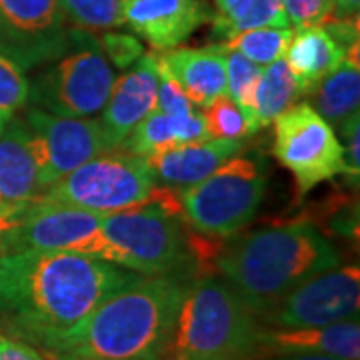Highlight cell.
<instances>
[{
  "label": "cell",
  "instance_id": "11",
  "mask_svg": "<svg viewBox=\"0 0 360 360\" xmlns=\"http://www.w3.org/2000/svg\"><path fill=\"white\" fill-rule=\"evenodd\" d=\"M39 168V193L51 188L90 158L108 153L103 127L92 118L52 115L32 106L22 116Z\"/></svg>",
  "mask_w": 360,
  "mask_h": 360
},
{
  "label": "cell",
  "instance_id": "12",
  "mask_svg": "<svg viewBox=\"0 0 360 360\" xmlns=\"http://www.w3.org/2000/svg\"><path fill=\"white\" fill-rule=\"evenodd\" d=\"M70 44L58 0H0V56L25 72L60 58Z\"/></svg>",
  "mask_w": 360,
  "mask_h": 360
},
{
  "label": "cell",
  "instance_id": "38",
  "mask_svg": "<svg viewBox=\"0 0 360 360\" xmlns=\"http://www.w3.org/2000/svg\"><path fill=\"white\" fill-rule=\"evenodd\" d=\"M11 118H4V116H0V132L4 130V127H6V122H8Z\"/></svg>",
  "mask_w": 360,
  "mask_h": 360
},
{
  "label": "cell",
  "instance_id": "1",
  "mask_svg": "<svg viewBox=\"0 0 360 360\" xmlns=\"http://www.w3.org/2000/svg\"><path fill=\"white\" fill-rule=\"evenodd\" d=\"M139 278L132 270L72 250L0 255V330L40 352Z\"/></svg>",
  "mask_w": 360,
  "mask_h": 360
},
{
  "label": "cell",
  "instance_id": "17",
  "mask_svg": "<svg viewBox=\"0 0 360 360\" xmlns=\"http://www.w3.org/2000/svg\"><path fill=\"white\" fill-rule=\"evenodd\" d=\"M243 150V141L234 139H205V141L172 144L146 160L156 180L170 188H186L205 180L232 156Z\"/></svg>",
  "mask_w": 360,
  "mask_h": 360
},
{
  "label": "cell",
  "instance_id": "4",
  "mask_svg": "<svg viewBox=\"0 0 360 360\" xmlns=\"http://www.w3.org/2000/svg\"><path fill=\"white\" fill-rule=\"evenodd\" d=\"M186 226L179 194L156 186L144 202L103 214L89 255L141 276L193 272L200 260Z\"/></svg>",
  "mask_w": 360,
  "mask_h": 360
},
{
  "label": "cell",
  "instance_id": "22",
  "mask_svg": "<svg viewBox=\"0 0 360 360\" xmlns=\"http://www.w3.org/2000/svg\"><path fill=\"white\" fill-rule=\"evenodd\" d=\"M312 108L333 127L338 129L350 116L359 115L360 65L359 44L347 52L345 60L319 82L312 90Z\"/></svg>",
  "mask_w": 360,
  "mask_h": 360
},
{
  "label": "cell",
  "instance_id": "26",
  "mask_svg": "<svg viewBox=\"0 0 360 360\" xmlns=\"http://www.w3.org/2000/svg\"><path fill=\"white\" fill-rule=\"evenodd\" d=\"M66 22L86 32L122 26L120 0H58Z\"/></svg>",
  "mask_w": 360,
  "mask_h": 360
},
{
  "label": "cell",
  "instance_id": "15",
  "mask_svg": "<svg viewBox=\"0 0 360 360\" xmlns=\"http://www.w3.org/2000/svg\"><path fill=\"white\" fill-rule=\"evenodd\" d=\"M40 198L39 168L22 116L0 132V234Z\"/></svg>",
  "mask_w": 360,
  "mask_h": 360
},
{
  "label": "cell",
  "instance_id": "36",
  "mask_svg": "<svg viewBox=\"0 0 360 360\" xmlns=\"http://www.w3.org/2000/svg\"><path fill=\"white\" fill-rule=\"evenodd\" d=\"M255 360H345L330 354H314V352H278V354H258Z\"/></svg>",
  "mask_w": 360,
  "mask_h": 360
},
{
  "label": "cell",
  "instance_id": "24",
  "mask_svg": "<svg viewBox=\"0 0 360 360\" xmlns=\"http://www.w3.org/2000/svg\"><path fill=\"white\" fill-rule=\"evenodd\" d=\"M262 70H264L262 66L248 60L240 52L226 51V94L243 110L252 132H258L255 115H257V92Z\"/></svg>",
  "mask_w": 360,
  "mask_h": 360
},
{
  "label": "cell",
  "instance_id": "10",
  "mask_svg": "<svg viewBox=\"0 0 360 360\" xmlns=\"http://www.w3.org/2000/svg\"><path fill=\"white\" fill-rule=\"evenodd\" d=\"M360 304V269L356 264L324 270L300 283L288 295L258 314L269 328H307L356 321Z\"/></svg>",
  "mask_w": 360,
  "mask_h": 360
},
{
  "label": "cell",
  "instance_id": "28",
  "mask_svg": "<svg viewBox=\"0 0 360 360\" xmlns=\"http://www.w3.org/2000/svg\"><path fill=\"white\" fill-rule=\"evenodd\" d=\"M30 82L25 70L6 56H0V116L13 118L28 104Z\"/></svg>",
  "mask_w": 360,
  "mask_h": 360
},
{
  "label": "cell",
  "instance_id": "39",
  "mask_svg": "<svg viewBox=\"0 0 360 360\" xmlns=\"http://www.w3.org/2000/svg\"><path fill=\"white\" fill-rule=\"evenodd\" d=\"M167 360H174V359H170V356H168V359Z\"/></svg>",
  "mask_w": 360,
  "mask_h": 360
},
{
  "label": "cell",
  "instance_id": "9",
  "mask_svg": "<svg viewBox=\"0 0 360 360\" xmlns=\"http://www.w3.org/2000/svg\"><path fill=\"white\" fill-rule=\"evenodd\" d=\"M272 153L296 182L298 196L345 174V153L335 129L310 104H292L274 118Z\"/></svg>",
  "mask_w": 360,
  "mask_h": 360
},
{
  "label": "cell",
  "instance_id": "7",
  "mask_svg": "<svg viewBox=\"0 0 360 360\" xmlns=\"http://www.w3.org/2000/svg\"><path fill=\"white\" fill-rule=\"evenodd\" d=\"M115 80L101 42L86 30L72 28L70 49L28 80V103L52 115L89 118L103 110Z\"/></svg>",
  "mask_w": 360,
  "mask_h": 360
},
{
  "label": "cell",
  "instance_id": "18",
  "mask_svg": "<svg viewBox=\"0 0 360 360\" xmlns=\"http://www.w3.org/2000/svg\"><path fill=\"white\" fill-rule=\"evenodd\" d=\"M158 63L176 80L188 101L200 108L226 94V46L224 42L200 49H170Z\"/></svg>",
  "mask_w": 360,
  "mask_h": 360
},
{
  "label": "cell",
  "instance_id": "30",
  "mask_svg": "<svg viewBox=\"0 0 360 360\" xmlns=\"http://www.w3.org/2000/svg\"><path fill=\"white\" fill-rule=\"evenodd\" d=\"M156 108L165 115L182 116L194 112L193 103L182 92L176 80L168 75V70L158 63V94H156Z\"/></svg>",
  "mask_w": 360,
  "mask_h": 360
},
{
  "label": "cell",
  "instance_id": "23",
  "mask_svg": "<svg viewBox=\"0 0 360 360\" xmlns=\"http://www.w3.org/2000/svg\"><path fill=\"white\" fill-rule=\"evenodd\" d=\"M302 96L284 58L266 65L257 92V129H264Z\"/></svg>",
  "mask_w": 360,
  "mask_h": 360
},
{
  "label": "cell",
  "instance_id": "31",
  "mask_svg": "<svg viewBox=\"0 0 360 360\" xmlns=\"http://www.w3.org/2000/svg\"><path fill=\"white\" fill-rule=\"evenodd\" d=\"M98 42H101L103 52L106 54L112 68H129L144 54L141 42L134 37H129V34L106 32Z\"/></svg>",
  "mask_w": 360,
  "mask_h": 360
},
{
  "label": "cell",
  "instance_id": "5",
  "mask_svg": "<svg viewBox=\"0 0 360 360\" xmlns=\"http://www.w3.org/2000/svg\"><path fill=\"white\" fill-rule=\"evenodd\" d=\"M262 324L222 276L193 278L170 345L174 360H255Z\"/></svg>",
  "mask_w": 360,
  "mask_h": 360
},
{
  "label": "cell",
  "instance_id": "3",
  "mask_svg": "<svg viewBox=\"0 0 360 360\" xmlns=\"http://www.w3.org/2000/svg\"><path fill=\"white\" fill-rule=\"evenodd\" d=\"M340 262V250L309 219L238 232L212 258L219 276L257 316L300 283Z\"/></svg>",
  "mask_w": 360,
  "mask_h": 360
},
{
  "label": "cell",
  "instance_id": "32",
  "mask_svg": "<svg viewBox=\"0 0 360 360\" xmlns=\"http://www.w3.org/2000/svg\"><path fill=\"white\" fill-rule=\"evenodd\" d=\"M284 11L295 28L322 25L333 14V0H284Z\"/></svg>",
  "mask_w": 360,
  "mask_h": 360
},
{
  "label": "cell",
  "instance_id": "29",
  "mask_svg": "<svg viewBox=\"0 0 360 360\" xmlns=\"http://www.w3.org/2000/svg\"><path fill=\"white\" fill-rule=\"evenodd\" d=\"M262 26H274V28H288V16L284 11V0H250V6L246 13L232 26L231 37L250 28H262Z\"/></svg>",
  "mask_w": 360,
  "mask_h": 360
},
{
  "label": "cell",
  "instance_id": "25",
  "mask_svg": "<svg viewBox=\"0 0 360 360\" xmlns=\"http://www.w3.org/2000/svg\"><path fill=\"white\" fill-rule=\"evenodd\" d=\"M292 39V28H274V26H262V28H250L229 37L224 42L226 51L240 52L248 60L260 66H266L278 58H283L286 46Z\"/></svg>",
  "mask_w": 360,
  "mask_h": 360
},
{
  "label": "cell",
  "instance_id": "6",
  "mask_svg": "<svg viewBox=\"0 0 360 360\" xmlns=\"http://www.w3.org/2000/svg\"><path fill=\"white\" fill-rule=\"evenodd\" d=\"M266 186V156L257 150L238 153L205 180L180 188V210L194 234L231 238L255 220Z\"/></svg>",
  "mask_w": 360,
  "mask_h": 360
},
{
  "label": "cell",
  "instance_id": "33",
  "mask_svg": "<svg viewBox=\"0 0 360 360\" xmlns=\"http://www.w3.org/2000/svg\"><path fill=\"white\" fill-rule=\"evenodd\" d=\"M338 134L342 136V153H345V168L348 179L359 184L360 176V116H350L338 127Z\"/></svg>",
  "mask_w": 360,
  "mask_h": 360
},
{
  "label": "cell",
  "instance_id": "14",
  "mask_svg": "<svg viewBox=\"0 0 360 360\" xmlns=\"http://www.w3.org/2000/svg\"><path fill=\"white\" fill-rule=\"evenodd\" d=\"M120 18L155 51H170L212 20L205 0H120Z\"/></svg>",
  "mask_w": 360,
  "mask_h": 360
},
{
  "label": "cell",
  "instance_id": "21",
  "mask_svg": "<svg viewBox=\"0 0 360 360\" xmlns=\"http://www.w3.org/2000/svg\"><path fill=\"white\" fill-rule=\"evenodd\" d=\"M205 139H208V132L200 112L194 110L191 115L170 116L155 108L130 130V134L118 148L148 158L172 144L205 141Z\"/></svg>",
  "mask_w": 360,
  "mask_h": 360
},
{
  "label": "cell",
  "instance_id": "2",
  "mask_svg": "<svg viewBox=\"0 0 360 360\" xmlns=\"http://www.w3.org/2000/svg\"><path fill=\"white\" fill-rule=\"evenodd\" d=\"M193 272L141 276L116 290L70 333L40 350L44 360H167Z\"/></svg>",
  "mask_w": 360,
  "mask_h": 360
},
{
  "label": "cell",
  "instance_id": "16",
  "mask_svg": "<svg viewBox=\"0 0 360 360\" xmlns=\"http://www.w3.org/2000/svg\"><path fill=\"white\" fill-rule=\"evenodd\" d=\"M158 94V56L142 54L129 66V70L116 78L108 101L104 104L103 127L108 150H116L142 118L156 108Z\"/></svg>",
  "mask_w": 360,
  "mask_h": 360
},
{
  "label": "cell",
  "instance_id": "13",
  "mask_svg": "<svg viewBox=\"0 0 360 360\" xmlns=\"http://www.w3.org/2000/svg\"><path fill=\"white\" fill-rule=\"evenodd\" d=\"M103 214L37 200L0 234V255L26 250H72L89 255Z\"/></svg>",
  "mask_w": 360,
  "mask_h": 360
},
{
  "label": "cell",
  "instance_id": "27",
  "mask_svg": "<svg viewBox=\"0 0 360 360\" xmlns=\"http://www.w3.org/2000/svg\"><path fill=\"white\" fill-rule=\"evenodd\" d=\"M202 120H205L208 139H234L243 141L245 136L255 134L243 110L232 103L229 94H222L214 98L210 104L202 108Z\"/></svg>",
  "mask_w": 360,
  "mask_h": 360
},
{
  "label": "cell",
  "instance_id": "35",
  "mask_svg": "<svg viewBox=\"0 0 360 360\" xmlns=\"http://www.w3.org/2000/svg\"><path fill=\"white\" fill-rule=\"evenodd\" d=\"M0 360H44L39 350L11 336L0 335Z\"/></svg>",
  "mask_w": 360,
  "mask_h": 360
},
{
  "label": "cell",
  "instance_id": "37",
  "mask_svg": "<svg viewBox=\"0 0 360 360\" xmlns=\"http://www.w3.org/2000/svg\"><path fill=\"white\" fill-rule=\"evenodd\" d=\"M360 0H333L330 18H359Z\"/></svg>",
  "mask_w": 360,
  "mask_h": 360
},
{
  "label": "cell",
  "instance_id": "20",
  "mask_svg": "<svg viewBox=\"0 0 360 360\" xmlns=\"http://www.w3.org/2000/svg\"><path fill=\"white\" fill-rule=\"evenodd\" d=\"M345 56L347 51L324 30V26L314 25L292 30V39L283 58L304 96L316 89L322 78L328 77L345 60Z\"/></svg>",
  "mask_w": 360,
  "mask_h": 360
},
{
  "label": "cell",
  "instance_id": "8",
  "mask_svg": "<svg viewBox=\"0 0 360 360\" xmlns=\"http://www.w3.org/2000/svg\"><path fill=\"white\" fill-rule=\"evenodd\" d=\"M155 172L144 156L108 150L90 158L46 188L39 200L108 214L144 202L155 193Z\"/></svg>",
  "mask_w": 360,
  "mask_h": 360
},
{
  "label": "cell",
  "instance_id": "19",
  "mask_svg": "<svg viewBox=\"0 0 360 360\" xmlns=\"http://www.w3.org/2000/svg\"><path fill=\"white\" fill-rule=\"evenodd\" d=\"M260 354L278 352H314L345 360H360V324L345 321L328 326L307 328H269L260 330Z\"/></svg>",
  "mask_w": 360,
  "mask_h": 360
},
{
  "label": "cell",
  "instance_id": "34",
  "mask_svg": "<svg viewBox=\"0 0 360 360\" xmlns=\"http://www.w3.org/2000/svg\"><path fill=\"white\" fill-rule=\"evenodd\" d=\"M248 6H250V0H214V8H217V13L212 16L214 37L229 39L232 26L246 13Z\"/></svg>",
  "mask_w": 360,
  "mask_h": 360
}]
</instances>
